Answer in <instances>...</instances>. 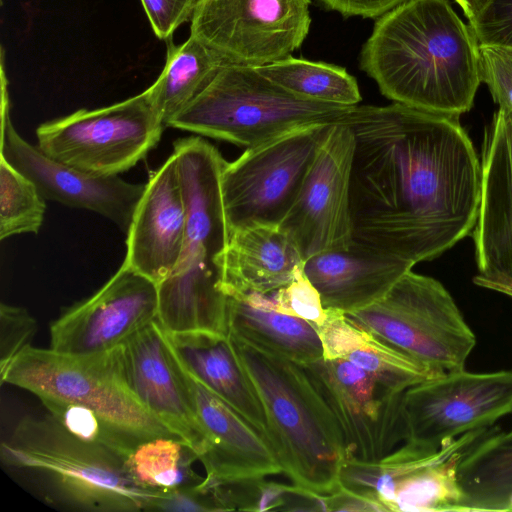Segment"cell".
I'll return each mask as SVG.
<instances>
[{
    "label": "cell",
    "instance_id": "39",
    "mask_svg": "<svg viewBox=\"0 0 512 512\" xmlns=\"http://www.w3.org/2000/svg\"><path fill=\"white\" fill-rule=\"evenodd\" d=\"M344 17L378 18L405 0H319Z\"/></svg>",
    "mask_w": 512,
    "mask_h": 512
},
{
    "label": "cell",
    "instance_id": "31",
    "mask_svg": "<svg viewBox=\"0 0 512 512\" xmlns=\"http://www.w3.org/2000/svg\"><path fill=\"white\" fill-rule=\"evenodd\" d=\"M45 211L37 186L0 155V239L38 233Z\"/></svg>",
    "mask_w": 512,
    "mask_h": 512
},
{
    "label": "cell",
    "instance_id": "34",
    "mask_svg": "<svg viewBox=\"0 0 512 512\" xmlns=\"http://www.w3.org/2000/svg\"><path fill=\"white\" fill-rule=\"evenodd\" d=\"M37 329L36 320L22 307L0 305V374L27 347Z\"/></svg>",
    "mask_w": 512,
    "mask_h": 512
},
{
    "label": "cell",
    "instance_id": "16",
    "mask_svg": "<svg viewBox=\"0 0 512 512\" xmlns=\"http://www.w3.org/2000/svg\"><path fill=\"white\" fill-rule=\"evenodd\" d=\"M158 285L125 264L92 296L50 325V348L86 355L111 350L157 319Z\"/></svg>",
    "mask_w": 512,
    "mask_h": 512
},
{
    "label": "cell",
    "instance_id": "35",
    "mask_svg": "<svg viewBox=\"0 0 512 512\" xmlns=\"http://www.w3.org/2000/svg\"><path fill=\"white\" fill-rule=\"evenodd\" d=\"M480 71L499 108L512 112V50L480 45Z\"/></svg>",
    "mask_w": 512,
    "mask_h": 512
},
{
    "label": "cell",
    "instance_id": "33",
    "mask_svg": "<svg viewBox=\"0 0 512 512\" xmlns=\"http://www.w3.org/2000/svg\"><path fill=\"white\" fill-rule=\"evenodd\" d=\"M234 298L303 319L315 327L322 325L327 318L320 294L304 274L303 265L297 270L292 282L269 295L248 294Z\"/></svg>",
    "mask_w": 512,
    "mask_h": 512
},
{
    "label": "cell",
    "instance_id": "18",
    "mask_svg": "<svg viewBox=\"0 0 512 512\" xmlns=\"http://www.w3.org/2000/svg\"><path fill=\"white\" fill-rule=\"evenodd\" d=\"M479 274L473 282L512 288V112L499 108L484 133L481 196L473 229Z\"/></svg>",
    "mask_w": 512,
    "mask_h": 512
},
{
    "label": "cell",
    "instance_id": "6",
    "mask_svg": "<svg viewBox=\"0 0 512 512\" xmlns=\"http://www.w3.org/2000/svg\"><path fill=\"white\" fill-rule=\"evenodd\" d=\"M354 106L306 100L228 63L166 126L249 148L298 127L345 120Z\"/></svg>",
    "mask_w": 512,
    "mask_h": 512
},
{
    "label": "cell",
    "instance_id": "19",
    "mask_svg": "<svg viewBox=\"0 0 512 512\" xmlns=\"http://www.w3.org/2000/svg\"><path fill=\"white\" fill-rule=\"evenodd\" d=\"M186 222L185 200L172 153L146 183L126 233L123 264L159 285L179 261Z\"/></svg>",
    "mask_w": 512,
    "mask_h": 512
},
{
    "label": "cell",
    "instance_id": "9",
    "mask_svg": "<svg viewBox=\"0 0 512 512\" xmlns=\"http://www.w3.org/2000/svg\"><path fill=\"white\" fill-rule=\"evenodd\" d=\"M332 124L295 128L226 161L220 188L229 235L247 226L282 222Z\"/></svg>",
    "mask_w": 512,
    "mask_h": 512
},
{
    "label": "cell",
    "instance_id": "28",
    "mask_svg": "<svg viewBox=\"0 0 512 512\" xmlns=\"http://www.w3.org/2000/svg\"><path fill=\"white\" fill-rule=\"evenodd\" d=\"M228 63L217 51L189 36L182 44L167 40L165 65L150 86L154 105L165 126L187 106Z\"/></svg>",
    "mask_w": 512,
    "mask_h": 512
},
{
    "label": "cell",
    "instance_id": "13",
    "mask_svg": "<svg viewBox=\"0 0 512 512\" xmlns=\"http://www.w3.org/2000/svg\"><path fill=\"white\" fill-rule=\"evenodd\" d=\"M332 411L347 459L376 462L405 440L403 395L344 359L303 365Z\"/></svg>",
    "mask_w": 512,
    "mask_h": 512
},
{
    "label": "cell",
    "instance_id": "32",
    "mask_svg": "<svg viewBox=\"0 0 512 512\" xmlns=\"http://www.w3.org/2000/svg\"><path fill=\"white\" fill-rule=\"evenodd\" d=\"M64 428L75 436L100 445L122 458L143 437L121 429L82 405L50 398L40 399Z\"/></svg>",
    "mask_w": 512,
    "mask_h": 512
},
{
    "label": "cell",
    "instance_id": "20",
    "mask_svg": "<svg viewBox=\"0 0 512 512\" xmlns=\"http://www.w3.org/2000/svg\"><path fill=\"white\" fill-rule=\"evenodd\" d=\"M186 370V369H185ZM187 381L205 437L204 481L221 483L283 473L267 438L189 372Z\"/></svg>",
    "mask_w": 512,
    "mask_h": 512
},
{
    "label": "cell",
    "instance_id": "40",
    "mask_svg": "<svg viewBox=\"0 0 512 512\" xmlns=\"http://www.w3.org/2000/svg\"><path fill=\"white\" fill-rule=\"evenodd\" d=\"M321 500L325 511H382L377 504L342 487Z\"/></svg>",
    "mask_w": 512,
    "mask_h": 512
},
{
    "label": "cell",
    "instance_id": "21",
    "mask_svg": "<svg viewBox=\"0 0 512 512\" xmlns=\"http://www.w3.org/2000/svg\"><path fill=\"white\" fill-rule=\"evenodd\" d=\"M413 267L353 240L347 248L308 258L303 272L318 290L325 309L346 314L382 299Z\"/></svg>",
    "mask_w": 512,
    "mask_h": 512
},
{
    "label": "cell",
    "instance_id": "30",
    "mask_svg": "<svg viewBox=\"0 0 512 512\" xmlns=\"http://www.w3.org/2000/svg\"><path fill=\"white\" fill-rule=\"evenodd\" d=\"M195 460L196 452L181 438L156 437L137 443L124 464L139 485L164 493L203 481L192 469Z\"/></svg>",
    "mask_w": 512,
    "mask_h": 512
},
{
    "label": "cell",
    "instance_id": "37",
    "mask_svg": "<svg viewBox=\"0 0 512 512\" xmlns=\"http://www.w3.org/2000/svg\"><path fill=\"white\" fill-rule=\"evenodd\" d=\"M199 0H141L155 35L169 40L183 23L190 22Z\"/></svg>",
    "mask_w": 512,
    "mask_h": 512
},
{
    "label": "cell",
    "instance_id": "11",
    "mask_svg": "<svg viewBox=\"0 0 512 512\" xmlns=\"http://www.w3.org/2000/svg\"><path fill=\"white\" fill-rule=\"evenodd\" d=\"M403 412L404 442L429 448L487 430L512 413V370L444 372L408 388Z\"/></svg>",
    "mask_w": 512,
    "mask_h": 512
},
{
    "label": "cell",
    "instance_id": "17",
    "mask_svg": "<svg viewBox=\"0 0 512 512\" xmlns=\"http://www.w3.org/2000/svg\"><path fill=\"white\" fill-rule=\"evenodd\" d=\"M124 380L141 406L197 454L205 449L185 367L156 320L119 345Z\"/></svg>",
    "mask_w": 512,
    "mask_h": 512
},
{
    "label": "cell",
    "instance_id": "41",
    "mask_svg": "<svg viewBox=\"0 0 512 512\" xmlns=\"http://www.w3.org/2000/svg\"><path fill=\"white\" fill-rule=\"evenodd\" d=\"M462 9L468 22L473 20L486 0H454Z\"/></svg>",
    "mask_w": 512,
    "mask_h": 512
},
{
    "label": "cell",
    "instance_id": "4",
    "mask_svg": "<svg viewBox=\"0 0 512 512\" xmlns=\"http://www.w3.org/2000/svg\"><path fill=\"white\" fill-rule=\"evenodd\" d=\"M173 154L187 222L179 261L158 285V313L174 326L203 328L218 322L228 303L218 265L229 240L220 188L226 160L215 146L195 136L177 140Z\"/></svg>",
    "mask_w": 512,
    "mask_h": 512
},
{
    "label": "cell",
    "instance_id": "29",
    "mask_svg": "<svg viewBox=\"0 0 512 512\" xmlns=\"http://www.w3.org/2000/svg\"><path fill=\"white\" fill-rule=\"evenodd\" d=\"M255 68L273 83L306 100L341 106H356L362 100L356 79L341 66L290 55Z\"/></svg>",
    "mask_w": 512,
    "mask_h": 512
},
{
    "label": "cell",
    "instance_id": "12",
    "mask_svg": "<svg viewBox=\"0 0 512 512\" xmlns=\"http://www.w3.org/2000/svg\"><path fill=\"white\" fill-rule=\"evenodd\" d=\"M311 0H199L190 35L230 63L257 67L290 56L309 33Z\"/></svg>",
    "mask_w": 512,
    "mask_h": 512
},
{
    "label": "cell",
    "instance_id": "7",
    "mask_svg": "<svg viewBox=\"0 0 512 512\" xmlns=\"http://www.w3.org/2000/svg\"><path fill=\"white\" fill-rule=\"evenodd\" d=\"M346 317L438 372L465 367L476 335L437 279L408 271L379 301Z\"/></svg>",
    "mask_w": 512,
    "mask_h": 512
},
{
    "label": "cell",
    "instance_id": "5",
    "mask_svg": "<svg viewBox=\"0 0 512 512\" xmlns=\"http://www.w3.org/2000/svg\"><path fill=\"white\" fill-rule=\"evenodd\" d=\"M0 456L9 467L46 474L67 502L88 511H153L162 495L135 482L118 455L75 436L50 414L21 419Z\"/></svg>",
    "mask_w": 512,
    "mask_h": 512
},
{
    "label": "cell",
    "instance_id": "10",
    "mask_svg": "<svg viewBox=\"0 0 512 512\" xmlns=\"http://www.w3.org/2000/svg\"><path fill=\"white\" fill-rule=\"evenodd\" d=\"M164 126L149 87L124 101L41 124L37 146L50 158L84 172L118 176L157 145Z\"/></svg>",
    "mask_w": 512,
    "mask_h": 512
},
{
    "label": "cell",
    "instance_id": "3",
    "mask_svg": "<svg viewBox=\"0 0 512 512\" xmlns=\"http://www.w3.org/2000/svg\"><path fill=\"white\" fill-rule=\"evenodd\" d=\"M261 402L266 438L298 489L322 498L340 488L347 459L338 423L303 365L228 334Z\"/></svg>",
    "mask_w": 512,
    "mask_h": 512
},
{
    "label": "cell",
    "instance_id": "8",
    "mask_svg": "<svg viewBox=\"0 0 512 512\" xmlns=\"http://www.w3.org/2000/svg\"><path fill=\"white\" fill-rule=\"evenodd\" d=\"M0 381L28 390L39 399L82 405L143 438H180L148 413L130 392L122 373L119 346L73 355L30 345L0 374Z\"/></svg>",
    "mask_w": 512,
    "mask_h": 512
},
{
    "label": "cell",
    "instance_id": "2",
    "mask_svg": "<svg viewBox=\"0 0 512 512\" xmlns=\"http://www.w3.org/2000/svg\"><path fill=\"white\" fill-rule=\"evenodd\" d=\"M360 68L386 98L458 117L482 82L479 41L448 0H405L378 17Z\"/></svg>",
    "mask_w": 512,
    "mask_h": 512
},
{
    "label": "cell",
    "instance_id": "25",
    "mask_svg": "<svg viewBox=\"0 0 512 512\" xmlns=\"http://www.w3.org/2000/svg\"><path fill=\"white\" fill-rule=\"evenodd\" d=\"M487 430L463 434L443 444L437 459L397 482L382 502L385 511H461L464 493L458 468L465 450Z\"/></svg>",
    "mask_w": 512,
    "mask_h": 512
},
{
    "label": "cell",
    "instance_id": "36",
    "mask_svg": "<svg viewBox=\"0 0 512 512\" xmlns=\"http://www.w3.org/2000/svg\"><path fill=\"white\" fill-rule=\"evenodd\" d=\"M468 24L480 45L512 50V0H486Z\"/></svg>",
    "mask_w": 512,
    "mask_h": 512
},
{
    "label": "cell",
    "instance_id": "23",
    "mask_svg": "<svg viewBox=\"0 0 512 512\" xmlns=\"http://www.w3.org/2000/svg\"><path fill=\"white\" fill-rule=\"evenodd\" d=\"M167 336L189 374L266 437L261 402L237 360L229 335L198 331Z\"/></svg>",
    "mask_w": 512,
    "mask_h": 512
},
{
    "label": "cell",
    "instance_id": "42",
    "mask_svg": "<svg viewBox=\"0 0 512 512\" xmlns=\"http://www.w3.org/2000/svg\"><path fill=\"white\" fill-rule=\"evenodd\" d=\"M506 434L510 437H512V428L509 431H506Z\"/></svg>",
    "mask_w": 512,
    "mask_h": 512
},
{
    "label": "cell",
    "instance_id": "1",
    "mask_svg": "<svg viewBox=\"0 0 512 512\" xmlns=\"http://www.w3.org/2000/svg\"><path fill=\"white\" fill-rule=\"evenodd\" d=\"M344 121L354 241L414 266L471 234L481 162L458 116L394 102L356 105Z\"/></svg>",
    "mask_w": 512,
    "mask_h": 512
},
{
    "label": "cell",
    "instance_id": "26",
    "mask_svg": "<svg viewBox=\"0 0 512 512\" xmlns=\"http://www.w3.org/2000/svg\"><path fill=\"white\" fill-rule=\"evenodd\" d=\"M228 334L306 365L323 357L315 326L303 319L228 297Z\"/></svg>",
    "mask_w": 512,
    "mask_h": 512
},
{
    "label": "cell",
    "instance_id": "14",
    "mask_svg": "<svg viewBox=\"0 0 512 512\" xmlns=\"http://www.w3.org/2000/svg\"><path fill=\"white\" fill-rule=\"evenodd\" d=\"M354 135L345 122L332 124L302 188L279 226L290 236L303 260L353 241L350 173Z\"/></svg>",
    "mask_w": 512,
    "mask_h": 512
},
{
    "label": "cell",
    "instance_id": "27",
    "mask_svg": "<svg viewBox=\"0 0 512 512\" xmlns=\"http://www.w3.org/2000/svg\"><path fill=\"white\" fill-rule=\"evenodd\" d=\"M458 478L461 511H511L512 437L504 431L485 433L463 453Z\"/></svg>",
    "mask_w": 512,
    "mask_h": 512
},
{
    "label": "cell",
    "instance_id": "22",
    "mask_svg": "<svg viewBox=\"0 0 512 512\" xmlns=\"http://www.w3.org/2000/svg\"><path fill=\"white\" fill-rule=\"evenodd\" d=\"M304 260L279 225H252L229 235L218 258L221 286L228 297L268 295L288 285Z\"/></svg>",
    "mask_w": 512,
    "mask_h": 512
},
{
    "label": "cell",
    "instance_id": "15",
    "mask_svg": "<svg viewBox=\"0 0 512 512\" xmlns=\"http://www.w3.org/2000/svg\"><path fill=\"white\" fill-rule=\"evenodd\" d=\"M7 86L3 70L0 155L27 176L45 199L98 213L127 233L146 184L84 172L50 158L38 146L28 143L12 125Z\"/></svg>",
    "mask_w": 512,
    "mask_h": 512
},
{
    "label": "cell",
    "instance_id": "24",
    "mask_svg": "<svg viewBox=\"0 0 512 512\" xmlns=\"http://www.w3.org/2000/svg\"><path fill=\"white\" fill-rule=\"evenodd\" d=\"M326 311L324 323L315 327L323 357L347 360L397 391L442 374L357 326L343 312Z\"/></svg>",
    "mask_w": 512,
    "mask_h": 512
},
{
    "label": "cell",
    "instance_id": "38",
    "mask_svg": "<svg viewBox=\"0 0 512 512\" xmlns=\"http://www.w3.org/2000/svg\"><path fill=\"white\" fill-rule=\"evenodd\" d=\"M153 511L218 512L222 510L212 492L202 481L197 485L164 492L155 501Z\"/></svg>",
    "mask_w": 512,
    "mask_h": 512
}]
</instances>
